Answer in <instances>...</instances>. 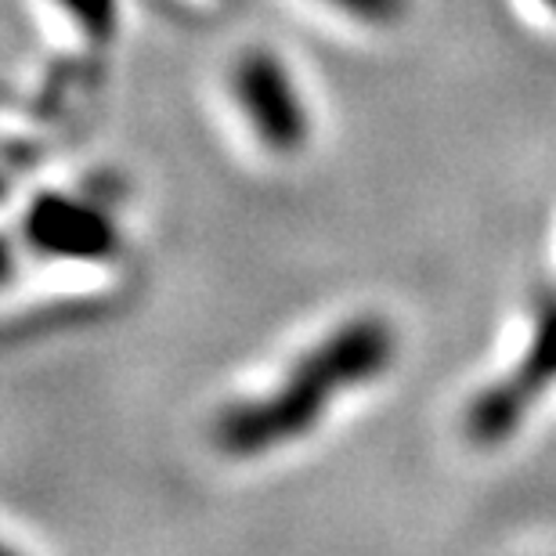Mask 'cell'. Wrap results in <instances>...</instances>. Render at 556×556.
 <instances>
[{"instance_id": "cell-1", "label": "cell", "mask_w": 556, "mask_h": 556, "mask_svg": "<svg viewBox=\"0 0 556 556\" xmlns=\"http://www.w3.org/2000/svg\"><path fill=\"white\" fill-rule=\"evenodd\" d=\"M397 337L380 315H358L307 348L268 391L239 397L214 419V444L231 459H257L307 438L332 402L394 365Z\"/></svg>"}, {"instance_id": "cell-2", "label": "cell", "mask_w": 556, "mask_h": 556, "mask_svg": "<svg viewBox=\"0 0 556 556\" xmlns=\"http://www.w3.org/2000/svg\"><path fill=\"white\" fill-rule=\"evenodd\" d=\"M531 343L520 365L503 380L484 387L466 408V438L495 448L509 441L528 408L549 391L556 380V286H542L531 300Z\"/></svg>"}, {"instance_id": "cell-3", "label": "cell", "mask_w": 556, "mask_h": 556, "mask_svg": "<svg viewBox=\"0 0 556 556\" xmlns=\"http://www.w3.org/2000/svg\"><path fill=\"white\" fill-rule=\"evenodd\" d=\"M228 91L250 135L275 155H296L311 138V109L289 73L268 48H247L231 62Z\"/></svg>"}, {"instance_id": "cell-4", "label": "cell", "mask_w": 556, "mask_h": 556, "mask_svg": "<svg viewBox=\"0 0 556 556\" xmlns=\"http://www.w3.org/2000/svg\"><path fill=\"white\" fill-rule=\"evenodd\" d=\"M22 242L40 261L105 264L124 250L116 217L91 199L70 192H43L22 217Z\"/></svg>"}, {"instance_id": "cell-5", "label": "cell", "mask_w": 556, "mask_h": 556, "mask_svg": "<svg viewBox=\"0 0 556 556\" xmlns=\"http://www.w3.org/2000/svg\"><path fill=\"white\" fill-rule=\"evenodd\" d=\"M59 8L76 22L91 43H109L119 29V0H59Z\"/></svg>"}, {"instance_id": "cell-6", "label": "cell", "mask_w": 556, "mask_h": 556, "mask_svg": "<svg viewBox=\"0 0 556 556\" xmlns=\"http://www.w3.org/2000/svg\"><path fill=\"white\" fill-rule=\"evenodd\" d=\"M326 4L365 22V26H391L408 11V0H326Z\"/></svg>"}, {"instance_id": "cell-7", "label": "cell", "mask_w": 556, "mask_h": 556, "mask_svg": "<svg viewBox=\"0 0 556 556\" xmlns=\"http://www.w3.org/2000/svg\"><path fill=\"white\" fill-rule=\"evenodd\" d=\"M22 250H26V242H22V239L0 236V289H4L8 282H15V275H18V253Z\"/></svg>"}, {"instance_id": "cell-8", "label": "cell", "mask_w": 556, "mask_h": 556, "mask_svg": "<svg viewBox=\"0 0 556 556\" xmlns=\"http://www.w3.org/2000/svg\"><path fill=\"white\" fill-rule=\"evenodd\" d=\"M542 4H546L549 11H556V0H542Z\"/></svg>"}, {"instance_id": "cell-9", "label": "cell", "mask_w": 556, "mask_h": 556, "mask_svg": "<svg viewBox=\"0 0 556 556\" xmlns=\"http://www.w3.org/2000/svg\"><path fill=\"white\" fill-rule=\"evenodd\" d=\"M0 553H4V542H0Z\"/></svg>"}]
</instances>
